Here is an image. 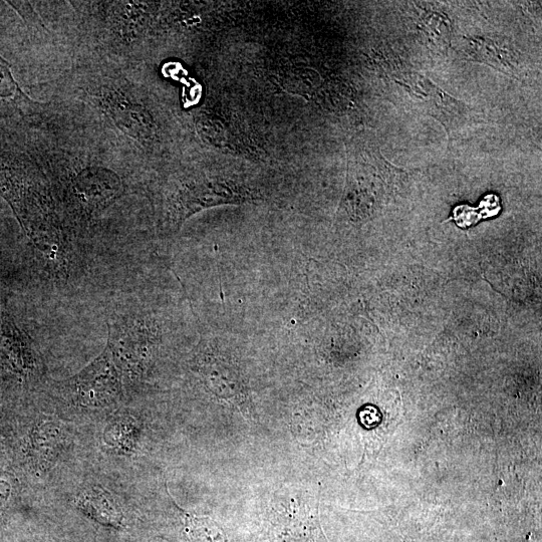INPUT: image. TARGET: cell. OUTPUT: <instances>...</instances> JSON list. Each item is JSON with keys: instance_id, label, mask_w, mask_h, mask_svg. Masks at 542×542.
Returning <instances> with one entry per match:
<instances>
[{"instance_id": "cell-1", "label": "cell", "mask_w": 542, "mask_h": 542, "mask_svg": "<svg viewBox=\"0 0 542 542\" xmlns=\"http://www.w3.org/2000/svg\"><path fill=\"white\" fill-rule=\"evenodd\" d=\"M134 65L74 61L47 92L87 113L139 158H155L166 145L164 125L152 98L134 76Z\"/></svg>"}, {"instance_id": "cell-2", "label": "cell", "mask_w": 542, "mask_h": 542, "mask_svg": "<svg viewBox=\"0 0 542 542\" xmlns=\"http://www.w3.org/2000/svg\"><path fill=\"white\" fill-rule=\"evenodd\" d=\"M252 195L240 185L186 172L170 179L163 198L164 228L178 231L193 214L220 204H239Z\"/></svg>"}, {"instance_id": "cell-3", "label": "cell", "mask_w": 542, "mask_h": 542, "mask_svg": "<svg viewBox=\"0 0 542 542\" xmlns=\"http://www.w3.org/2000/svg\"><path fill=\"white\" fill-rule=\"evenodd\" d=\"M268 523L273 542H329L318 505L300 497L279 499L271 510Z\"/></svg>"}, {"instance_id": "cell-4", "label": "cell", "mask_w": 542, "mask_h": 542, "mask_svg": "<svg viewBox=\"0 0 542 542\" xmlns=\"http://www.w3.org/2000/svg\"><path fill=\"white\" fill-rule=\"evenodd\" d=\"M71 388L77 400L85 406H102L118 396L120 378L109 347L71 381Z\"/></svg>"}, {"instance_id": "cell-5", "label": "cell", "mask_w": 542, "mask_h": 542, "mask_svg": "<svg viewBox=\"0 0 542 542\" xmlns=\"http://www.w3.org/2000/svg\"><path fill=\"white\" fill-rule=\"evenodd\" d=\"M0 106L11 114H16L22 121L40 113L46 104L31 99L16 81L12 66L0 56Z\"/></svg>"}, {"instance_id": "cell-6", "label": "cell", "mask_w": 542, "mask_h": 542, "mask_svg": "<svg viewBox=\"0 0 542 542\" xmlns=\"http://www.w3.org/2000/svg\"><path fill=\"white\" fill-rule=\"evenodd\" d=\"M78 505L92 518L99 522L118 525L121 512L109 493L101 488L85 491L78 500Z\"/></svg>"}, {"instance_id": "cell-7", "label": "cell", "mask_w": 542, "mask_h": 542, "mask_svg": "<svg viewBox=\"0 0 542 542\" xmlns=\"http://www.w3.org/2000/svg\"><path fill=\"white\" fill-rule=\"evenodd\" d=\"M501 211L500 198L495 194H487L479 203L478 207L459 205L453 209V216L456 225L468 229L479 221L497 216Z\"/></svg>"}, {"instance_id": "cell-8", "label": "cell", "mask_w": 542, "mask_h": 542, "mask_svg": "<svg viewBox=\"0 0 542 542\" xmlns=\"http://www.w3.org/2000/svg\"><path fill=\"white\" fill-rule=\"evenodd\" d=\"M186 532L191 542H227L222 528L207 516L190 515L186 521Z\"/></svg>"}]
</instances>
